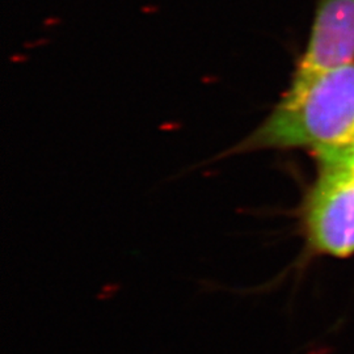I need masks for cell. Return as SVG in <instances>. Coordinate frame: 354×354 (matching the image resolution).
<instances>
[{"label":"cell","mask_w":354,"mask_h":354,"mask_svg":"<svg viewBox=\"0 0 354 354\" xmlns=\"http://www.w3.org/2000/svg\"><path fill=\"white\" fill-rule=\"evenodd\" d=\"M336 163H348V165H354V149L346 158H344L342 160H339V162H336ZM336 163H330V165H336Z\"/></svg>","instance_id":"4"},{"label":"cell","mask_w":354,"mask_h":354,"mask_svg":"<svg viewBox=\"0 0 354 354\" xmlns=\"http://www.w3.org/2000/svg\"><path fill=\"white\" fill-rule=\"evenodd\" d=\"M354 62V0H315L310 37L292 77L307 79Z\"/></svg>","instance_id":"3"},{"label":"cell","mask_w":354,"mask_h":354,"mask_svg":"<svg viewBox=\"0 0 354 354\" xmlns=\"http://www.w3.org/2000/svg\"><path fill=\"white\" fill-rule=\"evenodd\" d=\"M290 149L313 150L320 165L342 160L353 150L354 62L292 77L266 120L219 158Z\"/></svg>","instance_id":"1"},{"label":"cell","mask_w":354,"mask_h":354,"mask_svg":"<svg viewBox=\"0 0 354 354\" xmlns=\"http://www.w3.org/2000/svg\"><path fill=\"white\" fill-rule=\"evenodd\" d=\"M302 223L308 247L319 254L349 257L354 253V165H320L304 198Z\"/></svg>","instance_id":"2"}]
</instances>
